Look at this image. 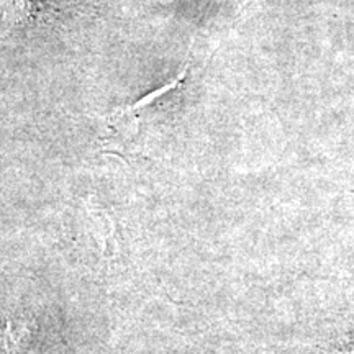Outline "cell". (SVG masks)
Here are the masks:
<instances>
[{
  "instance_id": "1",
  "label": "cell",
  "mask_w": 354,
  "mask_h": 354,
  "mask_svg": "<svg viewBox=\"0 0 354 354\" xmlns=\"http://www.w3.org/2000/svg\"><path fill=\"white\" fill-rule=\"evenodd\" d=\"M185 76H187V66H185V68L180 71V73L177 74V76L172 79L171 82L165 84V86H161L159 88H154L153 92H149V94H146L145 97H141V99L135 100L130 105H125V107H120V109H115L113 113H112V117H115V118L130 117V115H133V113H138L140 110L151 107L154 102L161 99V97L167 95L171 91H176L177 87L183 86Z\"/></svg>"
},
{
  "instance_id": "2",
  "label": "cell",
  "mask_w": 354,
  "mask_h": 354,
  "mask_svg": "<svg viewBox=\"0 0 354 354\" xmlns=\"http://www.w3.org/2000/svg\"><path fill=\"white\" fill-rule=\"evenodd\" d=\"M336 354H354V339L353 342L342 344V346L338 348V351H336Z\"/></svg>"
}]
</instances>
